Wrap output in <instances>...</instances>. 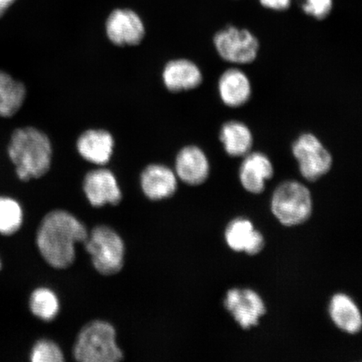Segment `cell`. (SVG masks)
Instances as JSON below:
<instances>
[{
	"instance_id": "cell-1",
	"label": "cell",
	"mask_w": 362,
	"mask_h": 362,
	"mask_svg": "<svg viewBox=\"0 0 362 362\" xmlns=\"http://www.w3.org/2000/svg\"><path fill=\"white\" fill-rule=\"evenodd\" d=\"M87 229L74 216L65 211H54L40 223L36 243L44 259L56 269L74 264L76 244L84 243Z\"/></svg>"
},
{
	"instance_id": "cell-2",
	"label": "cell",
	"mask_w": 362,
	"mask_h": 362,
	"mask_svg": "<svg viewBox=\"0 0 362 362\" xmlns=\"http://www.w3.org/2000/svg\"><path fill=\"white\" fill-rule=\"evenodd\" d=\"M8 155L22 181L39 179L51 169L52 146L48 136L34 127L18 129L11 135Z\"/></svg>"
},
{
	"instance_id": "cell-3",
	"label": "cell",
	"mask_w": 362,
	"mask_h": 362,
	"mask_svg": "<svg viewBox=\"0 0 362 362\" xmlns=\"http://www.w3.org/2000/svg\"><path fill=\"white\" fill-rule=\"evenodd\" d=\"M271 211L285 226L304 224L313 212V199L309 188L297 180L284 181L272 196Z\"/></svg>"
},
{
	"instance_id": "cell-4",
	"label": "cell",
	"mask_w": 362,
	"mask_h": 362,
	"mask_svg": "<svg viewBox=\"0 0 362 362\" xmlns=\"http://www.w3.org/2000/svg\"><path fill=\"white\" fill-rule=\"evenodd\" d=\"M74 356L81 362H116L124 357L117 345L115 329L104 321H93L81 330Z\"/></svg>"
},
{
	"instance_id": "cell-5",
	"label": "cell",
	"mask_w": 362,
	"mask_h": 362,
	"mask_svg": "<svg viewBox=\"0 0 362 362\" xmlns=\"http://www.w3.org/2000/svg\"><path fill=\"white\" fill-rule=\"evenodd\" d=\"M86 250L92 257L93 264L99 273L113 275L123 268L124 244L112 228L105 226L95 228L85 240Z\"/></svg>"
},
{
	"instance_id": "cell-6",
	"label": "cell",
	"mask_w": 362,
	"mask_h": 362,
	"mask_svg": "<svg viewBox=\"0 0 362 362\" xmlns=\"http://www.w3.org/2000/svg\"><path fill=\"white\" fill-rule=\"evenodd\" d=\"M292 153L298 161L301 175L308 181L315 182L332 169V155L314 134H301L293 142Z\"/></svg>"
},
{
	"instance_id": "cell-7",
	"label": "cell",
	"mask_w": 362,
	"mask_h": 362,
	"mask_svg": "<svg viewBox=\"0 0 362 362\" xmlns=\"http://www.w3.org/2000/svg\"><path fill=\"white\" fill-rule=\"evenodd\" d=\"M214 45L223 60L235 64H249L255 62L259 51V40L250 31L234 26L217 33Z\"/></svg>"
},
{
	"instance_id": "cell-8",
	"label": "cell",
	"mask_w": 362,
	"mask_h": 362,
	"mask_svg": "<svg viewBox=\"0 0 362 362\" xmlns=\"http://www.w3.org/2000/svg\"><path fill=\"white\" fill-rule=\"evenodd\" d=\"M224 306L243 329H250L259 324L266 314L264 300L251 288H234L226 292Z\"/></svg>"
},
{
	"instance_id": "cell-9",
	"label": "cell",
	"mask_w": 362,
	"mask_h": 362,
	"mask_svg": "<svg viewBox=\"0 0 362 362\" xmlns=\"http://www.w3.org/2000/svg\"><path fill=\"white\" fill-rule=\"evenodd\" d=\"M106 33L110 42L117 47H134L142 42L146 28L137 13L119 8L108 16Z\"/></svg>"
},
{
	"instance_id": "cell-10",
	"label": "cell",
	"mask_w": 362,
	"mask_h": 362,
	"mask_svg": "<svg viewBox=\"0 0 362 362\" xmlns=\"http://www.w3.org/2000/svg\"><path fill=\"white\" fill-rule=\"evenodd\" d=\"M83 189L90 205L101 207L116 206L122 200V192L115 175L110 170L99 168L85 176Z\"/></svg>"
},
{
	"instance_id": "cell-11",
	"label": "cell",
	"mask_w": 362,
	"mask_h": 362,
	"mask_svg": "<svg viewBox=\"0 0 362 362\" xmlns=\"http://www.w3.org/2000/svg\"><path fill=\"white\" fill-rule=\"evenodd\" d=\"M225 241L229 248L237 252H245L248 255H257L265 246V239L259 230L255 228L250 220L238 217L226 226Z\"/></svg>"
},
{
	"instance_id": "cell-12",
	"label": "cell",
	"mask_w": 362,
	"mask_h": 362,
	"mask_svg": "<svg viewBox=\"0 0 362 362\" xmlns=\"http://www.w3.org/2000/svg\"><path fill=\"white\" fill-rule=\"evenodd\" d=\"M175 175L189 185L206 182L210 175V163L202 148L189 146L178 153L175 160Z\"/></svg>"
},
{
	"instance_id": "cell-13",
	"label": "cell",
	"mask_w": 362,
	"mask_h": 362,
	"mask_svg": "<svg viewBox=\"0 0 362 362\" xmlns=\"http://www.w3.org/2000/svg\"><path fill=\"white\" fill-rule=\"evenodd\" d=\"M244 157L239 170L240 182L249 193L264 192L266 181L273 178L274 174L269 158L261 152L248 153Z\"/></svg>"
},
{
	"instance_id": "cell-14",
	"label": "cell",
	"mask_w": 362,
	"mask_h": 362,
	"mask_svg": "<svg viewBox=\"0 0 362 362\" xmlns=\"http://www.w3.org/2000/svg\"><path fill=\"white\" fill-rule=\"evenodd\" d=\"M115 142L112 135L104 129H88L79 136L76 149L85 160L98 166L110 161Z\"/></svg>"
},
{
	"instance_id": "cell-15",
	"label": "cell",
	"mask_w": 362,
	"mask_h": 362,
	"mask_svg": "<svg viewBox=\"0 0 362 362\" xmlns=\"http://www.w3.org/2000/svg\"><path fill=\"white\" fill-rule=\"evenodd\" d=\"M177 187V176L169 167L153 164L142 172L143 192L152 201L165 200L174 196Z\"/></svg>"
},
{
	"instance_id": "cell-16",
	"label": "cell",
	"mask_w": 362,
	"mask_h": 362,
	"mask_svg": "<svg viewBox=\"0 0 362 362\" xmlns=\"http://www.w3.org/2000/svg\"><path fill=\"white\" fill-rule=\"evenodd\" d=\"M162 78L165 88L172 93L192 90L202 83L200 68L187 59H177L167 63Z\"/></svg>"
},
{
	"instance_id": "cell-17",
	"label": "cell",
	"mask_w": 362,
	"mask_h": 362,
	"mask_svg": "<svg viewBox=\"0 0 362 362\" xmlns=\"http://www.w3.org/2000/svg\"><path fill=\"white\" fill-rule=\"evenodd\" d=\"M221 101L226 106L239 107L247 103L252 95L250 80L238 68H230L221 74L218 81Z\"/></svg>"
},
{
	"instance_id": "cell-18",
	"label": "cell",
	"mask_w": 362,
	"mask_h": 362,
	"mask_svg": "<svg viewBox=\"0 0 362 362\" xmlns=\"http://www.w3.org/2000/svg\"><path fill=\"white\" fill-rule=\"evenodd\" d=\"M330 319L342 332L358 334L362 328V317L356 302L344 293L334 294L329 305Z\"/></svg>"
},
{
	"instance_id": "cell-19",
	"label": "cell",
	"mask_w": 362,
	"mask_h": 362,
	"mask_svg": "<svg viewBox=\"0 0 362 362\" xmlns=\"http://www.w3.org/2000/svg\"><path fill=\"white\" fill-rule=\"evenodd\" d=\"M220 140L228 156L244 157L250 153L253 136L250 129L239 121H229L221 127Z\"/></svg>"
},
{
	"instance_id": "cell-20",
	"label": "cell",
	"mask_w": 362,
	"mask_h": 362,
	"mask_svg": "<svg viewBox=\"0 0 362 362\" xmlns=\"http://www.w3.org/2000/svg\"><path fill=\"white\" fill-rule=\"evenodd\" d=\"M26 89L21 81L0 70V117L16 115L24 104Z\"/></svg>"
},
{
	"instance_id": "cell-21",
	"label": "cell",
	"mask_w": 362,
	"mask_h": 362,
	"mask_svg": "<svg viewBox=\"0 0 362 362\" xmlns=\"http://www.w3.org/2000/svg\"><path fill=\"white\" fill-rule=\"evenodd\" d=\"M30 308L33 315L39 319L51 321L57 315L60 305L55 293L51 289L39 288L31 294Z\"/></svg>"
},
{
	"instance_id": "cell-22",
	"label": "cell",
	"mask_w": 362,
	"mask_h": 362,
	"mask_svg": "<svg viewBox=\"0 0 362 362\" xmlns=\"http://www.w3.org/2000/svg\"><path fill=\"white\" fill-rule=\"evenodd\" d=\"M22 223L23 211L19 202L11 197H0V234H15Z\"/></svg>"
},
{
	"instance_id": "cell-23",
	"label": "cell",
	"mask_w": 362,
	"mask_h": 362,
	"mask_svg": "<svg viewBox=\"0 0 362 362\" xmlns=\"http://www.w3.org/2000/svg\"><path fill=\"white\" fill-rule=\"evenodd\" d=\"M30 360L33 362H61L64 361V355L55 342L42 339L34 346Z\"/></svg>"
},
{
	"instance_id": "cell-24",
	"label": "cell",
	"mask_w": 362,
	"mask_h": 362,
	"mask_svg": "<svg viewBox=\"0 0 362 362\" xmlns=\"http://www.w3.org/2000/svg\"><path fill=\"white\" fill-rule=\"evenodd\" d=\"M332 8V0H305L303 10L317 20H324Z\"/></svg>"
},
{
	"instance_id": "cell-25",
	"label": "cell",
	"mask_w": 362,
	"mask_h": 362,
	"mask_svg": "<svg viewBox=\"0 0 362 362\" xmlns=\"http://www.w3.org/2000/svg\"><path fill=\"white\" fill-rule=\"evenodd\" d=\"M261 4L266 8L274 11H284L291 6V0H260Z\"/></svg>"
},
{
	"instance_id": "cell-26",
	"label": "cell",
	"mask_w": 362,
	"mask_h": 362,
	"mask_svg": "<svg viewBox=\"0 0 362 362\" xmlns=\"http://www.w3.org/2000/svg\"><path fill=\"white\" fill-rule=\"evenodd\" d=\"M16 0H0V18H1L8 8H10Z\"/></svg>"
},
{
	"instance_id": "cell-27",
	"label": "cell",
	"mask_w": 362,
	"mask_h": 362,
	"mask_svg": "<svg viewBox=\"0 0 362 362\" xmlns=\"http://www.w3.org/2000/svg\"><path fill=\"white\" fill-rule=\"evenodd\" d=\"M1 267H2L1 260H0V269H1Z\"/></svg>"
}]
</instances>
